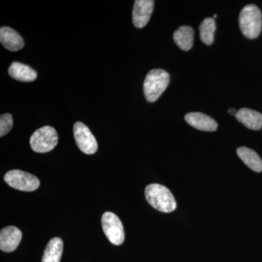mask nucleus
<instances>
[{"mask_svg":"<svg viewBox=\"0 0 262 262\" xmlns=\"http://www.w3.org/2000/svg\"><path fill=\"white\" fill-rule=\"evenodd\" d=\"M216 18H217V15L216 14L213 15V19Z\"/></svg>","mask_w":262,"mask_h":262,"instance_id":"aec40b11","label":"nucleus"},{"mask_svg":"<svg viewBox=\"0 0 262 262\" xmlns=\"http://www.w3.org/2000/svg\"><path fill=\"white\" fill-rule=\"evenodd\" d=\"M228 113L229 114H230V115H234V116H235L236 114H237V110H234V108H230L228 110Z\"/></svg>","mask_w":262,"mask_h":262,"instance_id":"6ab92c4d","label":"nucleus"},{"mask_svg":"<svg viewBox=\"0 0 262 262\" xmlns=\"http://www.w3.org/2000/svg\"><path fill=\"white\" fill-rule=\"evenodd\" d=\"M103 232L108 241L114 245L120 246L125 241V232L121 221L112 212L103 213L101 218Z\"/></svg>","mask_w":262,"mask_h":262,"instance_id":"423d86ee","label":"nucleus"},{"mask_svg":"<svg viewBox=\"0 0 262 262\" xmlns=\"http://www.w3.org/2000/svg\"><path fill=\"white\" fill-rule=\"evenodd\" d=\"M10 77L21 82H32L37 79V74L29 66L13 62L8 70Z\"/></svg>","mask_w":262,"mask_h":262,"instance_id":"ddd939ff","label":"nucleus"},{"mask_svg":"<svg viewBox=\"0 0 262 262\" xmlns=\"http://www.w3.org/2000/svg\"><path fill=\"white\" fill-rule=\"evenodd\" d=\"M236 118L245 126L251 130H258L262 127V115L255 110L242 108L237 111Z\"/></svg>","mask_w":262,"mask_h":262,"instance_id":"f8f14e48","label":"nucleus"},{"mask_svg":"<svg viewBox=\"0 0 262 262\" xmlns=\"http://www.w3.org/2000/svg\"><path fill=\"white\" fill-rule=\"evenodd\" d=\"M63 241L59 237L51 239L46 246L42 262H60L63 253Z\"/></svg>","mask_w":262,"mask_h":262,"instance_id":"dca6fc26","label":"nucleus"},{"mask_svg":"<svg viewBox=\"0 0 262 262\" xmlns=\"http://www.w3.org/2000/svg\"><path fill=\"white\" fill-rule=\"evenodd\" d=\"M186 121L194 128L203 131H215L218 124L212 117L201 113H190L186 115Z\"/></svg>","mask_w":262,"mask_h":262,"instance_id":"9d476101","label":"nucleus"},{"mask_svg":"<svg viewBox=\"0 0 262 262\" xmlns=\"http://www.w3.org/2000/svg\"><path fill=\"white\" fill-rule=\"evenodd\" d=\"M22 238L21 231L13 226L5 227L0 232V249L12 252L18 247Z\"/></svg>","mask_w":262,"mask_h":262,"instance_id":"1a4fd4ad","label":"nucleus"},{"mask_svg":"<svg viewBox=\"0 0 262 262\" xmlns=\"http://www.w3.org/2000/svg\"><path fill=\"white\" fill-rule=\"evenodd\" d=\"M58 141L56 130L51 126H44L36 130L31 136L30 145L34 151L46 153L54 149Z\"/></svg>","mask_w":262,"mask_h":262,"instance_id":"20e7f679","label":"nucleus"},{"mask_svg":"<svg viewBox=\"0 0 262 262\" xmlns=\"http://www.w3.org/2000/svg\"><path fill=\"white\" fill-rule=\"evenodd\" d=\"M146 201L150 206L163 213H170L177 208V202L168 188L159 184H151L145 189Z\"/></svg>","mask_w":262,"mask_h":262,"instance_id":"f257e3e1","label":"nucleus"},{"mask_svg":"<svg viewBox=\"0 0 262 262\" xmlns=\"http://www.w3.org/2000/svg\"><path fill=\"white\" fill-rule=\"evenodd\" d=\"M173 40L182 51H189L194 42V30L188 26H182L173 34Z\"/></svg>","mask_w":262,"mask_h":262,"instance_id":"4468645a","label":"nucleus"},{"mask_svg":"<svg viewBox=\"0 0 262 262\" xmlns=\"http://www.w3.org/2000/svg\"><path fill=\"white\" fill-rule=\"evenodd\" d=\"M239 28L245 37L256 39L261 31V10L255 5H248L243 8L239 15Z\"/></svg>","mask_w":262,"mask_h":262,"instance_id":"f03ea898","label":"nucleus"},{"mask_svg":"<svg viewBox=\"0 0 262 262\" xmlns=\"http://www.w3.org/2000/svg\"><path fill=\"white\" fill-rule=\"evenodd\" d=\"M4 180L10 187L24 192L36 190L40 184L35 176L20 170H10L5 174Z\"/></svg>","mask_w":262,"mask_h":262,"instance_id":"39448f33","label":"nucleus"},{"mask_svg":"<svg viewBox=\"0 0 262 262\" xmlns=\"http://www.w3.org/2000/svg\"><path fill=\"white\" fill-rule=\"evenodd\" d=\"M200 37L202 42L207 46H211L214 40L215 22L213 18H206L200 26Z\"/></svg>","mask_w":262,"mask_h":262,"instance_id":"f3484780","label":"nucleus"},{"mask_svg":"<svg viewBox=\"0 0 262 262\" xmlns=\"http://www.w3.org/2000/svg\"><path fill=\"white\" fill-rule=\"evenodd\" d=\"M0 42L6 49L18 51L24 48V41L21 36L14 29L3 27L0 29Z\"/></svg>","mask_w":262,"mask_h":262,"instance_id":"9b49d317","label":"nucleus"},{"mask_svg":"<svg viewBox=\"0 0 262 262\" xmlns=\"http://www.w3.org/2000/svg\"><path fill=\"white\" fill-rule=\"evenodd\" d=\"M13 125V119L10 114H4L0 117V136L6 135L11 130Z\"/></svg>","mask_w":262,"mask_h":262,"instance_id":"a211bd4d","label":"nucleus"},{"mask_svg":"<svg viewBox=\"0 0 262 262\" xmlns=\"http://www.w3.org/2000/svg\"><path fill=\"white\" fill-rule=\"evenodd\" d=\"M74 136L77 146L84 154L94 155L97 151L98 144L96 138L82 122H76L74 125Z\"/></svg>","mask_w":262,"mask_h":262,"instance_id":"0eeeda50","label":"nucleus"},{"mask_svg":"<svg viewBox=\"0 0 262 262\" xmlns=\"http://www.w3.org/2000/svg\"><path fill=\"white\" fill-rule=\"evenodd\" d=\"M153 0H136L133 10V22L136 28L141 29L149 22L154 9Z\"/></svg>","mask_w":262,"mask_h":262,"instance_id":"6e6552de","label":"nucleus"},{"mask_svg":"<svg viewBox=\"0 0 262 262\" xmlns=\"http://www.w3.org/2000/svg\"><path fill=\"white\" fill-rule=\"evenodd\" d=\"M237 154L248 168L258 173L261 171L262 160L256 151L249 148L242 146L237 149Z\"/></svg>","mask_w":262,"mask_h":262,"instance_id":"2eb2a0df","label":"nucleus"},{"mask_svg":"<svg viewBox=\"0 0 262 262\" xmlns=\"http://www.w3.org/2000/svg\"><path fill=\"white\" fill-rule=\"evenodd\" d=\"M170 76L160 69L150 71L144 82V93L149 102H155L168 87Z\"/></svg>","mask_w":262,"mask_h":262,"instance_id":"7ed1b4c3","label":"nucleus"}]
</instances>
